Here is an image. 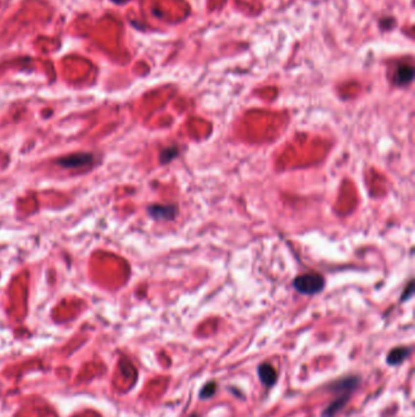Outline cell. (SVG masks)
I'll return each instance as SVG.
<instances>
[{
	"label": "cell",
	"mask_w": 415,
	"mask_h": 417,
	"mask_svg": "<svg viewBox=\"0 0 415 417\" xmlns=\"http://www.w3.org/2000/svg\"><path fill=\"white\" fill-rule=\"evenodd\" d=\"M294 287L301 294L313 295L319 293L324 288V279L319 275H301L295 279Z\"/></svg>",
	"instance_id": "6da1fadb"
},
{
	"label": "cell",
	"mask_w": 415,
	"mask_h": 417,
	"mask_svg": "<svg viewBox=\"0 0 415 417\" xmlns=\"http://www.w3.org/2000/svg\"><path fill=\"white\" fill-rule=\"evenodd\" d=\"M94 161L93 154L89 153H76L71 155L60 158L55 161L59 166L64 168H79L84 166L91 165Z\"/></svg>",
	"instance_id": "7a4b0ae2"
},
{
	"label": "cell",
	"mask_w": 415,
	"mask_h": 417,
	"mask_svg": "<svg viewBox=\"0 0 415 417\" xmlns=\"http://www.w3.org/2000/svg\"><path fill=\"white\" fill-rule=\"evenodd\" d=\"M148 212L155 220H173L177 208L172 205H153L148 208Z\"/></svg>",
	"instance_id": "3957f363"
},
{
	"label": "cell",
	"mask_w": 415,
	"mask_h": 417,
	"mask_svg": "<svg viewBox=\"0 0 415 417\" xmlns=\"http://www.w3.org/2000/svg\"><path fill=\"white\" fill-rule=\"evenodd\" d=\"M258 374L260 378L265 386H273L277 381V372H275L274 367L270 366L269 364H263L258 367Z\"/></svg>",
	"instance_id": "277c9868"
},
{
	"label": "cell",
	"mask_w": 415,
	"mask_h": 417,
	"mask_svg": "<svg viewBox=\"0 0 415 417\" xmlns=\"http://www.w3.org/2000/svg\"><path fill=\"white\" fill-rule=\"evenodd\" d=\"M414 76V70L409 65H402L397 69L396 76H394V82L399 86L411 83Z\"/></svg>",
	"instance_id": "5b68a950"
},
{
	"label": "cell",
	"mask_w": 415,
	"mask_h": 417,
	"mask_svg": "<svg viewBox=\"0 0 415 417\" xmlns=\"http://www.w3.org/2000/svg\"><path fill=\"white\" fill-rule=\"evenodd\" d=\"M409 352H411L409 348H396V349H393L392 351H390L389 356H387V362H389L390 365L401 364V362H403L404 360L408 357Z\"/></svg>",
	"instance_id": "8992f818"
},
{
	"label": "cell",
	"mask_w": 415,
	"mask_h": 417,
	"mask_svg": "<svg viewBox=\"0 0 415 417\" xmlns=\"http://www.w3.org/2000/svg\"><path fill=\"white\" fill-rule=\"evenodd\" d=\"M216 388H217V386H216L215 382H210V383H207L205 387H203L202 391H201L200 398L208 399L211 398V396H213L216 393Z\"/></svg>",
	"instance_id": "52a82bcc"
},
{
	"label": "cell",
	"mask_w": 415,
	"mask_h": 417,
	"mask_svg": "<svg viewBox=\"0 0 415 417\" xmlns=\"http://www.w3.org/2000/svg\"><path fill=\"white\" fill-rule=\"evenodd\" d=\"M177 154H178V151H177V149H175V148L165 149V150H163L162 153H161V156H160L161 162H162V163L170 162V161L172 160V159L175 158V156H177Z\"/></svg>",
	"instance_id": "ba28073f"
},
{
	"label": "cell",
	"mask_w": 415,
	"mask_h": 417,
	"mask_svg": "<svg viewBox=\"0 0 415 417\" xmlns=\"http://www.w3.org/2000/svg\"><path fill=\"white\" fill-rule=\"evenodd\" d=\"M112 1H115V2H123V1H126V0H112Z\"/></svg>",
	"instance_id": "9c48e42d"
}]
</instances>
